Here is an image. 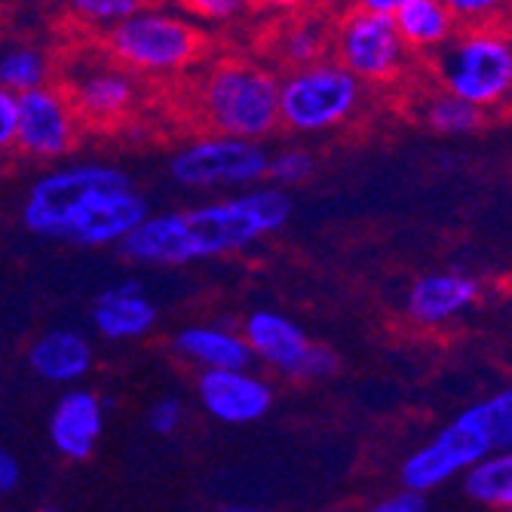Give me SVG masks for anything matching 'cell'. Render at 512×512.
Wrapping results in <instances>:
<instances>
[{
	"instance_id": "cell-1",
	"label": "cell",
	"mask_w": 512,
	"mask_h": 512,
	"mask_svg": "<svg viewBox=\"0 0 512 512\" xmlns=\"http://www.w3.org/2000/svg\"><path fill=\"white\" fill-rule=\"evenodd\" d=\"M292 218V200L286 188L267 184L224 197L188 212L145 215L120 240L123 258L135 264L178 267L206 258L237 255L258 240L283 230Z\"/></svg>"
},
{
	"instance_id": "cell-2",
	"label": "cell",
	"mask_w": 512,
	"mask_h": 512,
	"mask_svg": "<svg viewBox=\"0 0 512 512\" xmlns=\"http://www.w3.org/2000/svg\"><path fill=\"white\" fill-rule=\"evenodd\" d=\"M200 65L188 86V108L203 129L258 142L279 129V71L249 56H218Z\"/></svg>"
},
{
	"instance_id": "cell-3",
	"label": "cell",
	"mask_w": 512,
	"mask_h": 512,
	"mask_svg": "<svg viewBox=\"0 0 512 512\" xmlns=\"http://www.w3.org/2000/svg\"><path fill=\"white\" fill-rule=\"evenodd\" d=\"M512 445V393L500 390L470 408H463L427 445L402 463V485L414 491H436L457 479L488 451Z\"/></svg>"
},
{
	"instance_id": "cell-4",
	"label": "cell",
	"mask_w": 512,
	"mask_h": 512,
	"mask_svg": "<svg viewBox=\"0 0 512 512\" xmlns=\"http://www.w3.org/2000/svg\"><path fill=\"white\" fill-rule=\"evenodd\" d=\"M102 50L138 77L169 80L188 74L206 59L209 37L191 16L154 7V0H148L102 34Z\"/></svg>"
},
{
	"instance_id": "cell-5",
	"label": "cell",
	"mask_w": 512,
	"mask_h": 512,
	"mask_svg": "<svg viewBox=\"0 0 512 512\" xmlns=\"http://www.w3.org/2000/svg\"><path fill=\"white\" fill-rule=\"evenodd\" d=\"M433 77L442 89L485 114L503 111L512 92V40L506 22L460 25L433 53Z\"/></svg>"
},
{
	"instance_id": "cell-6",
	"label": "cell",
	"mask_w": 512,
	"mask_h": 512,
	"mask_svg": "<svg viewBox=\"0 0 512 512\" xmlns=\"http://www.w3.org/2000/svg\"><path fill=\"white\" fill-rule=\"evenodd\" d=\"M365 89L368 86L332 56L283 71L279 74V126L295 135L341 129L359 114Z\"/></svg>"
},
{
	"instance_id": "cell-7",
	"label": "cell",
	"mask_w": 512,
	"mask_h": 512,
	"mask_svg": "<svg viewBox=\"0 0 512 512\" xmlns=\"http://www.w3.org/2000/svg\"><path fill=\"white\" fill-rule=\"evenodd\" d=\"M267 160L258 138L203 132L169 157V175L191 191H240L267 178Z\"/></svg>"
},
{
	"instance_id": "cell-8",
	"label": "cell",
	"mask_w": 512,
	"mask_h": 512,
	"mask_svg": "<svg viewBox=\"0 0 512 512\" xmlns=\"http://www.w3.org/2000/svg\"><path fill=\"white\" fill-rule=\"evenodd\" d=\"M62 89L83 123V129H123L142 108V77L117 65L105 50L92 56H74L65 68Z\"/></svg>"
},
{
	"instance_id": "cell-9",
	"label": "cell",
	"mask_w": 512,
	"mask_h": 512,
	"mask_svg": "<svg viewBox=\"0 0 512 512\" xmlns=\"http://www.w3.org/2000/svg\"><path fill=\"white\" fill-rule=\"evenodd\" d=\"M332 59L365 86H393L411 65V53L393 25V16L359 7H344L335 16Z\"/></svg>"
},
{
	"instance_id": "cell-10",
	"label": "cell",
	"mask_w": 512,
	"mask_h": 512,
	"mask_svg": "<svg viewBox=\"0 0 512 512\" xmlns=\"http://www.w3.org/2000/svg\"><path fill=\"white\" fill-rule=\"evenodd\" d=\"M129 172L108 163H71L40 175L22 206V224L34 237L62 240L65 227L80 212V206L108 184L126 181Z\"/></svg>"
},
{
	"instance_id": "cell-11",
	"label": "cell",
	"mask_w": 512,
	"mask_h": 512,
	"mask_svg": "<svg viewBox=\"0 0 512 512\" xmlns=\"http://www.w3.org/2000/svg\"><path fill=\"white\" fill-rule=\"evenodd\" d=\"M16 142L13 148L40 163H53L68 157L80 135L83 123L68 99L62 83H40L16 96Z\"/></svg>"
},
{
	"instance_id": "cell-12",
	"label": "cell",
	"mask_w": 512,
	"mask_h": 512,
	"mask_svg": "<svg viewBox=\"0 0 512 512\" xmlns=\"http://www.w3.org/2000/svg\"><path fill=\"white\" fill-rule=\"evenodd\" d=\"M145 215H148L145 197L132 188V178H126L92 194L65 227L62 240L74 246H86V249L120 246V240Z\"/></svg>"
},
{
	"instance_id": "cell-13",
	"label": "cell",
	"mask_w": 512,
	"mask_h": 512,
	"mask_svg": "<svg viewBox=\"0 0 512 512\" xmlns=\"http://www.w3.org/2000/svg\"><path fill=\"white\" fill-rule=\"evenodd\" d=\"M197 393L203 408L215 421L227 427H246L255 424L273 408V390L264 378L252 375L249 365L243 368H206Z\"/></svg>"
},
{
	"instance_id": "cell-14",
	"label": "cell",
	"mask_w": 512,
	"mask_h": 512,
	"mask_svg": "<svg viewBox=\"0 0 512 512\" xmlns=\"http://www.w3.org/2000/svg\"><path fill=\"white\" fill-rule=\"evenodd\" d=\"M482 283L473 273L460 270H436L417 276L408 298H405V313L424 325V329H439V325L463 316L482 301Z\"/></svg>"
},
{
	"instance_id": "cell-15",
	"label": "cell",
	"mask_w": 512,
	"mask_h": 512,
	"mask_svg": "<svg viewBox=\"0 0 512 512\" xmlns=\"http://www.w3.org/2000/svg\"><path fill=\"white\" fill-rule=\"evenodd\" d=\"M332 25L335 19L325 16L319 7L279 16L264 37V56L279 71L319 62L325 56H332Z\"/></svg>"
},
{
	"instance_id": "cell-16",
	"label": "cell",
	"mask_w": 512,
	"mask_h": 512,
	"mask_svg": "<svg viewBox=\"0 0 512 512\" xmlns=\"http://www.w3.org/2000/svg\"><path fill=\"white\" fill-rule=\"evenodd\" d=\"M53 448L68 460H86L96 454L105 433V402L92 390H68L50 411L46 424Z\"/></svg>"
},
{
	"instance_id": "cell-17",
	"label": "cell",
	"mask_w": 512,
	"mask_h": 512,
	"mask_svg": "<svg viewBox=\"0 0 512 512\" xmlns=\"http://www.w3.org/2000/svg\"><path fill=\"white\" fill-rule=\"evenodd\" d=\"M240 335L246 338L252 359L264 362L273 371H283L286 378H301V365L313 341L295 319L276 310H255L252 316H246Z\"/></svg>"
},
{
	"instance_id": "cell-18",
	"label": "cell",
	"mask_w": 512,
	"mask_h": 512,
	"mask_svg": "<svg viewBox=\"0 0 512 512\" xmlns=\"http://www.w3.org/2000/svg\"><path fill=\"white\" fill-rule=\"evenodd\" d=\"M160 319L157 304L138 283H120L105 289L92 304V325L108 341L145 338Z\"/></svg>"
},
{
	"instance_id": "cell-19",
	"label": "cell",
	"mask_w": 512,
	"mask_h": 512,
	"mask_svg": "<svg viewBox=\"0 0 512 512\" xmlns=\"http://www.w3.org/2000/svg\"><path fill=\"white\" fill-rule=\"evenodd\" d=\"M92 344L74 329H53L40 335L28 350L31 371L46 384H77L92 368Z\"/></svg>"
},
{
	"instance_id": "cell-20",
	"label": "cell",
	"mask_w": 512,
	"mask_h": 512,
	"mask_svg": "<svg viewBox=\"0 0 512 512\" xmlns=\"http://www.w3.org/2000/svg\"><path fill=\"white\" fill-rule=\"evenodd\" d=\"M393 25L411 56H433L460 28L442 0H405L393 13Z\"/></svg>"
},
{
	"instance_id": "cell-21",
	"label": "cell",
	"mask_w": 512,
	"mask_h": 512,
	"mask_svg": "<svg viewBox=\"0 0 512 512\" xmlns=\"http://www.w3.org/2000/svg\"><path fill=\"white\" fill-rule=\"evenodd\" d=\"M175 353L206 368H243L252 365V350L246 338L234 329H215V325H191L175 335Z\"/></svg>"
},
{
	"instance_id": "cell-22",
	"label": "cell",
	"mask_w": 512,
	"mask_h": 512,
	"mask_svg": "<svg viewBox=\"0 0 512 512\" xmlns=\"http://www.w3.org/2000/svg\"><path fill=\"white\" fill-rule=\"evenodd\" d=\"M463 476V494L488 509H512V457L509 451H488L470 463Z\"/></svg>"
},
{
	"instance_id": "cell-23",
	"label": "cell",
	"mask_w": 512,
	"mask_h": 512,
	"mask_svg": "<svg viewBox=\"0 0 512 512\" xmlns=\"http://www.w3.org/2000/svg\"><path fill=\"white\" fill-rule=\"evenodd\" d=\"M488 117L491 114H485L473 102L454 96V92L442 86L421 102V120L436 135H473L488 123Z\"/></svg>"
},
{
	"instance_id": "cell-24",
	"label": "cell",
	"mask_w": 512,
	"mask_h": 512,
	"mask_svg": "<svg viewBox=\"0 0 512 512\" xmlns=\"http://www.w3.org/2000/svg\"><path fill=\"white\" fill-rule=\"evenodd\" d=\"M53 59L34 43H10L0 50V86L13 89L16 96L40 83H50Z\"/></svg>"
},
{
	"instance_id": "cell-25",
	"label": "cell",
	"mask_w": 512,
	"mask_h": 512,
	"mask_svg": "<svg viewBox=\"0 0 512 512\" xmlns=\"http://www.w3.org/2000/svg\"><path fill=\"white\" fill-rule=\"evenodd\" d=\"M148 0H62L65 19L83 34H105Z\"/></svg>"
},
{
	"instance_id": "cell-26",
	"label": "cell",
	"mask_w": 512,
	"mask_h": 512,
	"mask_svg": "<svg viewBox=\"0 0 512 512\" xmlns=\"http://www.w3.org/2000/svg\"><path fill=\"white\" fill-rule=\"evenodd\" d=\"M178 7L197 25H209V28H227L255 16L252 0H178Z\"/></svg>"
},
{
	"instance_id": "cell-27",
	"label": "cell",
	"mask_w": 512,
	"mask_h": 512,
	"mask_svg": "<svg viewBox=\"0 0 512 512\" xmlns=\"http://www.w3.org/2000/svg\"><path fill=\"white\" fill-rule=\"evenodd\" d=\"M316 163L313 154L304 148H283L279 154H270L267 160V178L279 188H292V184H301L313 175Z\"/></svg>"
},
{
	"instance_id": "cell-28",
	"label": "cell",
	"mask_w": 512,
	"mask_h": 512,
	"mask_svg": "<svg viewBox=\"0 0 512 512\" xmlns=\"http://www.w3.org/2000/svg\"><path fill=\"white\" fill-rule=\"evenodd\" d=\"M448 13L457 19V25H488L503 22L509 0H442Z\"/></svg>"
},
{
	"instance_id": "cell-29",
	"label": "cell",
	"mask_w": 512,
	"mask_h": 512,
	"mask_svg": "<svg viewBox=\"0 0 512 512\" xmlns=\"http://www.w3.org/2000/svg\"><path fill=\"white\" fill-rule=\"evenodd\" d=\"M181 421H184V408H181V402L172 399V396L157 399V402L151 405V411H148V430L157 433V436L175 433V430L181 427Z\"/></svg>"
},
{
	"instance_id": "cell-30",
	"label": "cell",
	"mask_w": 512,
	"mask_h": 512,
	"mask_svg": "<svg viewBox=\"0 0 512 512\" xmlns=\"http://www.w3.org/2000/svg\"><path fill=\"white\" fill-rule=\"evenodd\" d=\"M338 371V356L335 350L322 347V344H310L307 359L301 365V378L298 381H322V378H332Z\"/></svg>"
},
{
	"instance_id": "cell-31",
	"label": "cell",
	"mask_w": 512,
	"mask_h": 512,
	"mask_svg": "<svg viewBox=\"0 0 512 512\" xmlns=\"http://www.w3.org/2000/svg\"><path fill=\"white\" fill-rule=\"evenodd\" d=\"M16 92L0 86V154L13 151V142H16Z\"/></svg>"
},
{
	"instance_id": "cell-32",
	"label": "cell",
	"mask_w": 512,
	"mask_h": 512,
	"mask_svg": "<svg viewBox=\"0 0 512 512\" xmlns=\"http://www.w3.org/2000/svg\"><path fill=\"white\" fill-rule=\"evenodd\" d=\"M325 0H252V10L258 16L267 19H279V16H292V13H304L313 7H322Z\"/></svg>"
},
{
	"instance_id": "cell-33",
	"label": "cell",
	"mask_w": 512,
	"mask_h": 512,
	"mask_svg": "<svg viewBox=\"0 0 512 512\" xmlns=\"http://www.w3.org/2000/svg\"><path fill=\"white\" fill-rule=\"evenodd\" d=\"M375 509H378V512H427V509H430V497H427L424 491L405 488V491L390 494L387 500H381Z\"/></svg>"
},
{
	"instance_id": "cell-34",
	"label": "cell",
	"mask_w": 512,
	"mask_h": 512,
	"mask_svg": "<svg viewBox=\"0 0 512 512\" xmlns=\"http://www.w3.org/2000/svg\"><path fill=\"white\" fill-rule=\"evenodd\" d=\"M19 482H22V467H19L16 454L0 448V497L13 494L19 488Z\"/></svg>"
},
{
	"instance_id": "cell-35",
	"label": "cell",
	"mask_w": 512,
	"mask_h": 512,
	"mask_svg": "<svg viewBox=\"0 0 512 512\" xmlns=\"http://www.w3.org/2000/svg\"><path fill=\"white\" fill-rule=\"evenodd\" d=\"M399 4H405V0H347V7H359V10H371V13H387V16H393Z\"/></svg>"
},
{
	"instance_id": "cell-36",
	"label": "cell",
	"mask_w": 512,
	"mask_h": 512,
	"mask_svg": "<svg viewBox=\"0 0 512 512\" xmlns=\"http://www.w3.org/2000/svg\"><path fill=\"white\" fill-rule=\"evenodd\" d=\"M0 169H4V163H0Z\"/></svg>"
},
{
	"instance_id": "cell-37",
	"label": "cell",
	"mask_w": 512,
	"mask_h": 512,
	"mask_svg": "<svg viewBox=\"0 0 512 512\" xmlns=\"http://www.w3.org/2000/svg\"><path fill=\"white\" fill-rule=\"evenodd\" d=\"M0 4H4V0H0Z\"/></svg>"
}]
</instances>
